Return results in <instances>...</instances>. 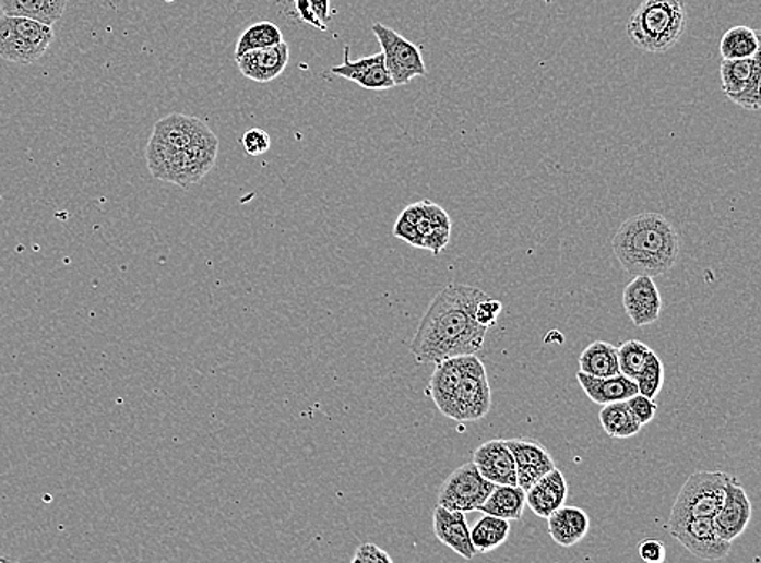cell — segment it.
<instances>
[{"label":"cell","mask_w":761,"mask_h":563,"mask_svg":"<svg viewBox=\"0 0 761 563\" xmlns=\"http://www.w3.org/2000/svg\"><path fill=\"white\" fill-rule=\"evenodd\" d=\"M487 296L474 286H445L430 302L411 342L414 359L419 364H436L455 356L477 355L487 328L474 320V309Z\"/></svg>","instance_id":"cell-1"},{"label":"cell","mask_w":761,"mask_h":563,"mask_svg":"<svg viewBox=\"0 0 761 563\" xmlns=\"http://www.w3.org/2000/svg\"><path fill=\"white\" fill-rule=\"evenodd\" d=\"M613 251L632 276L666 275L680 255L676 228L659 213H640L622 223L613 239Z\"/></svg>","instance_id":"cell-2"},{"label":"cell","mask_w":761,"mask_h":563,"mask_svg":"<svg viewBox=\"0 0 761 563\" xmlns=\"http://www.w3.org/2000/svg\"><path fill=\"white\" fill-rule=\"evenodd\" d=\"M687 23L686 0H643L627 23V36L640 51L663 55L680 41Z\"/></svg>","instance_id":"cell-3"},{"label":"cell","mask_w":761,"mask_h":563,"mask_svg":"<svg viewBox=\"0 0 761 563\" xmlns=\"http://www.w3.org/2000/svg\"><path fill=\"white\" fill-rule=\"evenodd\" d=\"M733 479L734 476L723 471L692 472L674 502L667 525H677L690 518H713L723 505L727 486Z\"/></svg>","instance_id":"cell-4"},{"label":"cell","mask_w":761,"mask_h":563,"mask_svg":"<svg viewBox=\"0 0 761 563\" xmlns=\"http://www.w3.org/2000/svg\"><path fill=\"white\" fill-rule=\"evenodd\" d=\"M55 41V29L26 16L3 15L0 19V58L20 63L38 62Z\"/></svg>","instance_id":"cell-5"},{"label":"cell","mask_w":761,"mask_h":563,"mask_svg":"<svg viewBox=\"0 0 761 563\" xmlns=\"http://www.w3.org/2000/svg\"><path fill=\"white\" fill-rule=\"evenodd\" d=\"M490 408L492 393L486 366L476 355H466L465 369L453 396L449 419L459 422L480 421L489 415Z\"/></svg>","instance_id":"cell-6"},{"label":"cell","mask_w":761,"mask_h":563,"mask_svg":"<svg viewBox=\"0 0 761 563\" xmlns=\"http://www.w3.org/2000/svg\"><path fill=\"white\" fill-rule=\"evenodd\" d=\"M494 486L496 484L483 478L473 462L466 463L443 481L437 495V505L463 513L476 512L487 501Z\"/></svg>","instance_id":"cell-7"},{"label":"cell","mask_w":761,"mask_h":563,"mask_svg":"<svg viewBox=\"0 0 761 563\" xmlns=\"http://www.w3.org/2000/svg\"><path fill=\"white\" fill-rule=\"evenodd\" d=\"M372 32L379 39V45L382 46L385 65L395 86L406 85L416 76L427 75L423 55L414 43L403 38L395 29L389 28L382 23H376L372 26Z\"/></svg>","instance_id":"cell-8"},{"label":"cell","mask_w":761,"mask_h":563,"mask_svg":"<svg viewBox=\"0 0 761 563\" xmlns=\"http://www.w3.org/2000/svg\"><path fill=\"white\" fill-rule=\"evenodd\" d=\"M721 88L724 95L747 111H759L761 106L760 56L739 61H721Z\"/></svg>","instance_id":"cell-9"},{"label":"cell","mask_w":761,"mask_h":563,"mask_svg":"<svg viewBox=\"0 0 761 563\" xmlns=\"http://www.w3.org/2000/svg\"><path fill=\"white\" fill-rule=\"evenodd\" d=\"M403 215L409 219L419 238L420 249L439 255L449 245L452 236V219L442 206L423 200L403 209Z\"/></svg>","instance_id":"cell-10"},{"label":"cell","mask_w":761,"mask_h":563,"mask_svg":"<svg viewBox=\"0 0 761 563\" xmlns=\"http://www.w3.org/2000/svg\"><path fill=\"white\" fill-rule=\"evenodd\" d=\"M669 532L695 558L723 561L729 555L730 542L717 536L711 518H690L669 526Z\"/></svg>","instance_id":"cell-11"},{"label":"cell","mask_w":761,"mask_h":563,"mask_svg":"<svg viewBox=\"0 0 761 563\" xmlns=\"http://www.w3.org/2000/svg\"><path fill=\"white\" fill-rule=\"evenodd\" d=\"M752 512V502H750L746 489L734 478L727 486L723 505L714 513L711 522H713L717 536L733 544L749 528Z\"/></svg>","instance_id":"cell-12"},{"label":"cell","mask_w":761,"mask_h":563,"mask_svg":"<svg viewBox=\"0 0 761 563\" xmlns=\"http://www.w3.org/2000/svg\"><path fill=\"white\" fill-rule=\"evenodd\" d=\"M150 140L171 148L183 149L195 143L215 142L218 139L200 119L192 116L169 115L156 122Z\"/></svg>","instance_id":"cell-13"},{"label":"cell","mask_w":761,"mask_h":563,"mask_svg":"<svg viewBox=\"0 0 761 563\" xmlns=\"http://www.w3.org/2000/svg\"><path fill=\"white\" fill-rule=\"evenodd\" d=\"M623 309L635 326L657 322L663 311L659 289L651 276L639 275L623 289Z\"/></svg>","instance_id":"cell-14"},{"label":"cell","mask_w":761,"mask_h":563,"mask_svg":"<svg viewBox=\"0 0 761 563\" xmlns=\"http://www.w3.org/2000/svg\"><path fill=\"white\" fill-rule=\"evenodd\" d=\"M506 442L515 458L516 484L523 491L556 468L552 455L536 440L512 439Z\"/></svg>","instance_id":"cell-15"},{"label":"cell","mask_w":761,"mask_h":563,"mask_svg":"<svg viewBox=\"0 0 761 563\" xmlns=\"http://www.w3.org/2000/svg\"><path fill=\"white\" fill-rule=\"evenodd\" d=\"M473 463L483 478L492 484H516L515 458L506 440L494 439L477 446L473 453Z\"/></svg>","instance_id":"cell-16"},{"label":"cell","mask_w":761,"mask_h":563,"mask_svg":"<svg viewBox=\"0 0 761 563\" xmlns=\"http://www.w3.org/2000/svg\"><path fill=\"white\" fill-rule=\"evenodd\" d=\"M433 535L460 558L466 561L476 558L465 513L437 505L433 508Z\"/></svg>","instance_id":"cell-17"},{"label":"cell","mask_w":761,"mask_h":563,"mask_svg":"<svg viewBox=\"0 0 761 563\" xmlns=\"http://www.w3.org/2000/svg\"><path fill=\"white\" fill-rule=\"evenodd\" d=\"M332 73L343 76V79L352 80L357 85L366 89H390L395 86L392 75L385 65V58L382 52L370 56V58L349 59V48H345V63L343 65L332 67Z\"/></svg>","instance_id":"cell-18"},{"label":"cell","mask_w":761,"mask_h":563,"mask_svg":"<svg viewBox=\"0 0 761 563\" xmlns=\"http://www.w3.org/2000/svg\"><path fill=\"white\" fill-rule=\"evenodd\" d=\"M289 61V46L285 41L272 48L255 49L236 59L240 73L257 83H270L282 75Z\"/></svg>","instance_id":"cell-19"},{"label":"cell","mask_w":761,"mask_h":563,"mask_svg":"<svg viewBox=\"0 0 761 563\" xmlns=\"http://www.w3.org/2000/svg\"><path fill=\"white\" fill-rule=\"evenodd\" d=\"M569 498V484L560 469L554 468L546 476L534 482L526 491V505L539 518H549L556 510L566 505Z\"/></svg>","instance_id":"cell-20"},{"label":"cell","mask_w":761,"mask_h":563,"mask_svg":"<svg viewBox=\"0 0 761 563\" xmlns=\"http://www.w3.org/2000/svg\"><path fill=\"white\" fill-rule=\"evenodd\" d=\"M465 356H455V358L436 362V369H433V374L426 388L427 396L432 399L433 405L445 418L450 416L453 396H455L460 380L463 376Z\"/></svg>","instance_id":"cell-21"},{"label":"cell","mask_w":761,"mask_h":563,"mask_svg":"<svg viewBox=\"0 0 761 563\" xmlns=\"http://www.w3.org/2000/svg\"><path fill=\"white\" fill-rule=\"evenodd\" d=\"M580 386L586 393L587 398L596 405H610V403L627 402L630 396L639 393L635 380L629 379L623 374L613 376H593L576 374Z\"/></svg>","instance_id":"cell-22"},{"label":"cell","mask_w":761,"mask_h":563,"mask_svg":"<svg viewBox=\"0 0 761 563\" xmlns=\"http://www.w3.org/2000/svg\"><path fill=\"white\" fill-rule=\"evenodd\" d=\"M590 516L579 506H560L547 518L550 538L562 548H573L582 542L590 531Z\"/></svg>","instance_id":"cell-23"},{"label":"cell","mask_w":761,"mask_h":563,"mask_svg":"<svg viewBox=\"0 0 761 563\" xmlns=\"http://www.w3.org/2000/svg\"><path fill=\"white\" fill-rule=\"evenodd\" d=\"M526 508V491L520 486L496 484L487 501L479 506L484 515L499 516L509 522L523 518Z\"/></svg>","instance_id":"cell-24"},{"label":"cell","mask_w":761,"mask_h":563,"mask_svg":"<svg viewBox=\"0 0 761 563\" xmlns=\"http://www.w3.org/2000/svg\"><path fill=\"white\" fill-rule=\"evenodd\" d=\"M69 0H0L3 15L26 16L52 26L62 19Z\"/></svg>","instance_id":"cell-25"},{"label":"cell","mask_w":761,"mask_h":563,"mask_svg":"<svg viewBox=\"0 0 761 563\" xmlns=\"http://www.w3.org/2000/svg\"><path fill=\"white\" fill-rule=\"evenodd\" d=\"M512 525L509 519L499 516L484 515L473 529H469L471 542L476 554H489L509 539Z\"/></svg>","instance_id":"cell-26"},{"label":"cell","mask_w":761,"mask_h":563,"mask_svg":"<svg viewBox=\"0 0 761 563\" xmlns=\"http://www.w3.org/2000/svg\"><path fill=\"white\" fill-rule=\"evenodd\" d=\"M760 36L749 26H733L724 33L720 43V55L724 61H739L760 56Z\"/></svg>","instance_id":"cell-27"},{"label":"cell","mask_w":761,"mask_h":563,"mask_svg":"<svg viewBox=\"0 0 761 563\" xmlns=\"http://www.w3.org/2000/svg\"><path fill=\"white\" fill-rule=\"evenodd\" d=\"M580 372L593 376L620 374L617 346L607 342H594L580 355Z\"/></svg>","instance_id":"cell-28"},{"label":"cell","mask_w":761,"mask_h":563,"mask_svg":"<svg viewBox=\"0 0 761 563\" xmlns=\"http://www.w3.org/2000/svg\"><path fill=\"white\" fill-rule=\"evenodd\" d=\"M599 422L603 431L613 439L635 438L643 428L630 411L627 402L604 405L599 412Z\"/></svg>","instance_id":"cell-29"},{"label":"cell","mask_w":761,"mask_h":563,"mask_svg":"<svg viewBox=\"0 0 761 563\" xmlns=\"http://www.w3.org/2000/svg\"><path fill=\"white\" fill-rule=\"evenodd\" d=\"M285 41L282 29L272 22H260L247 28L236 45V59L255 49L272 48Z\"/></svg>","instance_id":"cell-30"},{"label":"cell","mask_w":761,"mask_h":563,"mask_svg":"<svg viewBox=\"0 0 761 563\" xmlns=\"http://www.w3.org/2000/svg\"><path fill=\"white\" fill-rule=\"evenodd\" d=\"M653 355V349L639 342V339H629V342L622 343L617 348L620 374L637 380V376L642 374Z\"/></svg>","instance_id":"cell-31"},{"label":"cell","mask_w":761,"mask_h":563,"mask_svg":"<svg viewBox=\"0 0 761 563\" xmlns=\"http://www.w3.org/2000/svg\"><path fill=\"white\" fill-rule=\"evenodd\" d=\"M635 382L637 386H639V393L647 396V398L654 399L659 395L661 388H663L664 385V364L656 352H654L653 358L647 362L642 374L637 376Z\"/></svg>","instance_id":"cell-32"},{"label":"cell","mask_w":761,"mask_h":563,"mask_svg":"<svg viewBox=\"0 0 761 563\" xmlns=\"http://www.w3.org/2000/svg\"><path fill=\"white\" fill-rule=\"evenodd\" d=\"M502 311V302L487 296L483 301L477 302L476 309H474V320H476L480 326H484V328L489 330L490 326L496 325Z\"/></svg>","instance_id":"cell-33"},{"label":"cell","mask_w":761,"mask_h":563,"mask_svg":"<svg viewBox=\"0 0 761 563\" xmlns=\"http://www.w3.org/2000/svg\"><path fill=\"white\" fill-rule=\"evenodd\" d=\"M627 405H629L630 411L635 416L637 421L642 426L650 424L657 412L656 402L642 395V393H635V395L630 396L627 399Z\"/></svg>","instance_id":"cell-34"},{"label":"cell","mask_w":761,"mask_h":563,"mask_svg":"<svg viewBox=\"0 0 761 563\" xmlns=\"http://www.w3.org/2000/svg\"><path fill=\"white\" fill-rule=\"evenodd\" d=\"M242 146L247 155L262 156L270 152L272 139L265 130L250 129L242 135Z\"/></svg>","instance_id":"cell-35"},{"label":"cell","mask_w":761,"mask_h":563,"mask_svg":"<svg viewBox=\"0 0 761 563\" xmlns=\"http://www.w3.org/2000/svg\"><path fill=\"white\" fill-rule=\"evenodd\" d=\"M639 555L643 562L663 563L667 558V548L659 539H644L640 542Z\"/></svg>","instance_id":"cell-36"},{"label":"cell","mask_w":761,"mask_h":563,"mask_svg":"<svg viewBox=\"0 0 761 563\" xmlns=\"http://www.w3.org/2000/svg\"><path fill=\"white\" fill-rule=\"evenodd\" d=\"M392 558L376 544H362L357 548L353 563H392Z\"/></svg>","instance_id":"cell-37"},{"label":"cell","mask_w":761,"mask_h":563,"mask_svg":"<svg viewBox=\"0 0 761 563\" xmlns=\"http://www.w3.org/2000/svg\"><path fill=\"white\" fill-rule=\"evenodd\" d=\"M393 235L395 238L402 239L406 244L413 245V248L420 249L419 238H417L416 229H414L413 223L406 218L405 215H400L399 221H396L395 228H393Z\"/></svg>","instance_id":"cell-38"},{"label":"cell","mask_w":761,"mask_h":563,"mask_svg":"<svg viewBox=\"0 0 761 563\" xmlns=\"http://www.w3.org/2000/svg\"><path fill=\"white\" fill-rule=\"evenodd\" d=\"M294 3H296L297 12H299L302 22L309 23V25L316 26V28L325 32V23H323L322 20H320L319 16H317V13L313 12L312 5H310L309 0H294Z\"/></svg>","instance_id":"cell-39"},{"label":"cell","mask_w":761,"mask_h":563,"mask_svg":"<svg viewBox=\"0 0 761 563\" xmlns=\"http://www.w3.org/2000/svg\"><path fill=\"white\" fill-rule=\"evenodd\" d=\"M310 5H312L313 12L317 13L323 23L330 20V0H309Z\"/></svg>","instance_id":"cell-40"},{"label":"cell","mask_w":761,"mask_h":563,"mask_svg":"<svg viewBox=\"0 0 761 563\" xmlns=\"http://www.w3.org/2000/svg\"><path fill=\"white\" fill-rule=\"evenodd\" d=\"M7 561H9V559L2 558V555H0V562H7Z\"/></svg>","instance_id":"cell-41"}]
</instances>
